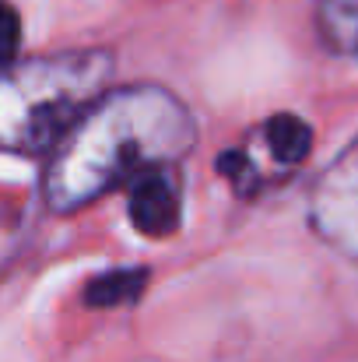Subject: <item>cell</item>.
Segmentation results:
<instances>
[{"label": "cell", "instance_id": "obj_7", "mask_svg": "<svg viewBox=\"0 0 358 362\" xmlns=\"http://www.w3.org/2000/svg\"><path fill=\"white\" fill-rule=\"evenodd\" d=\"M218 169L232 180V187H236V194H253L256 190V180H253V162H249V155L246 151H225L222 158H218Z\"/></svg>", "mask_w": 358, "mask_h": 362}, {"label": "cell", "instance_id": "obj_2", "mask_svg": "<svg viewBox=\"0 0 358 362\" xmlns=\"http://www.w3.org/2000/svg\"><path fill=\"white\" fill-rule=\"evenodd\" d=\"M113 57L106 49H71L35 57L4 71L0 144L14 155H42L81 123L106 95Z\"/></svg>", "mask_w": 358, "mask_h": 362}, {"label": "cell", "instance_id": "obj_4", "mask_svg": "<svg viewBox=\"0 0 358 362\" xmlns=\"http://www.w3.org/2000/svg\"><path fill=\"white\" fill-rule=\"evenodd\" d=\"M316 226L334 243L358 250V144L330 165L316 190Z\"/></svg>", "mask_w": 358, "mask_h": 362}, {"label": "cell", "instance_id": "obj_6", "mask_svg": "<svg viewBox=\"0 0 358 362\" xmlns=\"http://www.w3.org/2000/svg\"><path fill=\"white\" fill-rule=\"evenodd\" d=\"M148 285V271L144 267H119V271H106L95 281H88L85 288V303L92 310H106V306H123L141 299Z\"/></svg>", "mask_w": 358, "mask_h": 362}, {"label": "cell", "instance_id": "obj_1", "mask_svg": "<svg viewBox=\"0 0 358 362\" xmlns=\"http://www.w3.org/2000/svg\"><path fill=\"white\" fill-rule=\"evenodd\" d=\"M197 141L190 110L158 85L106 92L53 151L42 197L53 211H78L141 173L176 165Z\"/></svg>", "mask_w": 358, "mask_h": 362}, {"label": "cell", "instance_id": "obj_5", "mask_svg": "<svg viewBox=\"0 0 358 362\" xmlns=\"http://www.w3.org/2000/svg\"><path fill=\"white\" fill-rule=\"evenodd\" d=\"M263 141L281 165H299L313 148V130H309V123L292 113H278L263 123Z\"/></svg>", "mask_w": 358, "mask_h": 362}, {"label": "cell", "instance_id": "obj_8", "mask_svg": "<svg viewBox=\"0 0 358 362\" xmlns=\"http://www.w3.org/2000/svg\"><path fill=\"white\" fill-rule=\"evenodd\" d=\"M7 67L18 64V11L7 7V57H4Z\"/></svg>", "mask_w": 358, "mask_h": 362}, {"label": "cell", "instance_id": "obj_3", "mask_svg": "<svg viewBox=\"0 0 358 362\" xmlns=\"http://www.w3.org/2000/svg\"><path fill=\"white\" fill-rule=\"evenodd\" d=\"M130 222L141 236L148 240H162L172 236L179 229V215H183V194H179V180L172 165H158L141 173L130 183Z\"/></svg>", "mask_w": 358, "mask_h": 362}]
</instances>
